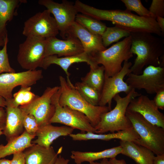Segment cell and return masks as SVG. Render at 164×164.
<instances>
[{"mask_svg":"<svg viewBox=\"0 0 164 164\" xmlns=\"http://www.w3.org/2000/svg\"><path fill=\"white\" fill-rule=\"evenodd\" d=\"M74 5L78 12L99 21L111 22L115 26L131 32H146L162 37L161 29L156 19L139 16L126 9L103 10L77 0Z\"/></svg>","mask_w":164,"mask_h":164,"instance_id":"6da1fadb","label":"cell"},{"mask_svg":"<svg viewBox=\"0 0 164 164\" xmlns=\"http://www.w3.org/2000/svg\"><path fill=\"white\" fill-rule=\"evenodd\" d=\"M130 36V51L137 55L130 68L131 73L139 75L145 66H160V57L164 55L163 38L146 32H131Z\"/></svg>","mask_w":164,"mask_h":164,"instance_id":"7a4b0ae2","label":"cell"},{"mask_svg":"<svg viewBox=\"0 0 164 164\" xmlns=\"http://www.w3.org/2000/svg\"><path fill=\"white\" fill-rule=\"evenodd\" d=\"M59 80L60 89L59 104L84 114L94 128L99 122L101 115L110 110L108 106H94L87 102L80 95L70 80H67L62 76L59 77Z\"/></svg>","mask_w":164,"mask_h":164,"instance_id":"3957f363","label":"cell"},{"mask_svg":"<svg viewBox=\"0 0 164 164\" xmlns=\"http://www.w3.org/2000/svg\"><path fill=\"white\" fill-rule=\"evenodd\" d=\"M141 94L133 88L125 97H121L119 94L116 95L113 98L116 103L115 107L101 115L99 122L94 127L95 133L104 134L108 132L114 133L132 127L126 115L127 109L131 101Z\"/></svg>","mask_w":164,"mask_h":164,"instance_id":"277c9868","label":"cell"},{"mask_svg":"<svg viewBox=\"0 0 164 164\" xmlns=\"http://www.w3.org/2000/svg\"><path fill=\"white\" fill-rule=\"evenodd\" d=\"M126 115L140 137L133 142L156 155L164 154V128L150 123L138 113L127 110Z\"/></svg>","mask_w":164,"mask_h":164,"instance_id":"5b68a950","label":"cell"},{"mask_svg":"<svg viewBox=\"0 0 164 164\" xmlns=\"http://www.w3.org/2000/svg\"><path fill=\"white\" fill-rule=\"evenodd\" d=\"M131 45V36L114 44L106 50L91 55L95 64H101L104 69V74L112 77L122 68V64L133 56L130 51Z\"/></svg>","mask_w":164,"mask_h":164,"instance_id":"8992f818","label":"cell"},{"mask_svg":"<svg viewBox=\"0 0 164 164\" xmlns=\"http://www.w3.org/2000/svg\"><path fill=\"white\" fill-rule=\"evenodd\" d=\"M60 94V88L52 98L55 107L54 114L50 123H58L80 130L81 133H95L96 129L91 125L88 118L83 113L67 106L60 105L59 102Z\"/></svg>","mask_w":164,"mask_h":164,"instance_id":"52a82bcc","label":"cell"},{"mask_svg":"<svg viewBox=\"0 0 164 164\" xmlns=\"http://www.w3.org/2000/svg\"><path fill=\"white\" fill-rule=\"evenodd\" d=\"M46 39L27 37L19 44L17 56L18 63L27 70L41 67L46 57Z\"/></svg>","mask_w":164,"mask_h":164,"instance_id":"ba28073f","label":"cell"},{"mask_svg":"<svg viewBox=\"0 0 164 164\" xmlns=\"http://www.w3.org/2000/svg\"><path fill=\"white\" fill-rule=\"evenodd\" d=\"M60 86L48 87L43 94L38 96L31 103L19 107L26 114H31L35 118L39 127L50 123L55 111L52 98Z\"/></svg>","mask_w":164,"mask_h":164,"instance_id":"9c48e42d","label":"cell"},{"mask_svg":"<svg viewBox=\"0 0 164 164\" xmlns=\"http://www.w3.org/2000/svg\"><path fill=\"white\" fill-rule=\"evenodd\" d=\"M127 76L125 82L135 90L143 89L152 94L164 89V67L149 65L141 74L130 73Z\"/></svg>","mask_w":164,"mask_h":164,"instance_id":"30bf717a","label":"cell"},{"mask_svg":"<svg viewBox=\"0 0 164 164\" xmlns=\"http://www.w3.org/2000/svg\"><path fill=\"white\" fill-rule=\"evenodd\" d=\"M46 9L37 13L24 23L22 33L27 37L46 39L56 37L59 31L55 18Z\"/></svg>","mask_w":164,"mask_h":164,"instance_id":"8fae6325","label":"cell"},{"mask_svg":"<svg viewBox=\"0 0 164 164\" xmlns=\"http://www.w3.org/2000/svg\"><path fill=\"white\" fill-rule=\"evenodd\" d=\"M132 65L131 62L125 61L120 71L114 76L109 77L104 74V81L101 92L98 105L108 107L111 110L112 100L114 96L121 92L126 95L132 89L124 80L128 74L131 73L130 68Z\"/></svg>","mask_w":164,"mask_h":164,"instance_id":"7c38bea8","label":"cell"},{"mask_svg":"<svg viewBox=\"0 0 164 164\" xmlns=\"http://www.w3.org/2000/svg\"><path fill=\"white\" fill-rule=\"evenodd\" d=\"M43 77L42 71L40 70L1 74L0 96L6 101L11 100L14 88L19 86L31 87Z\"/></svg>","mask_w":164,"mask_h":164,"instance_id":"4fadbf2b","label":"cell"},{"mask_svg":"<svg viewBox=\"0 0 164 164\" xmlns=\"http://www.w3.org/2000/svg\"><path fill=\"white\" fill-rule=\"evenodd\" d=\"M39 4L45 7L54 16L58 25L60 34L63 39H66L67 32L75 21L78 12L72 2L63 0L58 3L51 0H39Z\"/></svg>","mask_w":164,"mask_h":164,"instance_id":"5bb4252c","label":"cell"},{"mask_svg":"<svg viewBox=\"0 0 164 164\" xmlns=\"http://www.w3.org/2000/svg\"><path fill=\"white\" fill-rule=\"evenodd\" d=\"M127 110L138 113L150 123L164 128V114L147 95L141 94L132 99Z\"/></svg>","mask_w":164,"mask_h":164,"instance_id":"9a60e30c","label":"cell"},{"mask_svg":"<svg viewBox=\"0 0 164 164\" xmlns=\"http://www.w3.org/2000/svg\"><path fill=\"white\" fill-rule=\"evenodd\" d=\"M69 37L78 39L84 52L91 55L107 49L103 45L101 36L91 32L76 21L70 26L67 32L66 39Z\"/></svg>","mask_w":164,"mask_h":164,"instance_id":"2e32d148","label":"cell"},{"mask_svg":"<svg viewBox=\"0 0 164 164\" xmlns=\"http://www.w3.org/2000/svg\"><path fill=\"white\" fill-rule=\"evenodd\" d=\"M46 57L56 55L59 57L75 55L84 52L80 41L77 38L69 37L61 40L56 37L46 39Z\"/></svg>","mask_w":164,"mask_h":164,"instance_id":"e0dca14e","label":"cell"},{"mask_svg":"<svg viewBox=\"0 0 164 164\" xmlns=\"http://www.w3.org/2000/svg\"><path fill=\"white\" fill-rule=\"evenodd\" d=\"M6 101V120L3 132L8 141L19 136L24 132V113L19 107H14L9 101Z\"/></svg>","mask_w":164,"mask_h":164,"instance_id":"ac0fdd59","label":"cell"},{"mask_svg":"<svg viewBox=\"0 0 164 164\" xmlns=\"http://www.w3.org/2000/svg\"><path fill=\"white\" fill-rule=\"evenodd\" d=\"M74 129L66 126H56L49 124L39 128L36 136L32 143L48 148L56 139L61 136H69Z\"/></svg>","mask_w":164,"mask_h":164,"instance_id":"d6986e66","label":"cell"},{"mask_svg":"<svg viewBox=\"0 0 164 164\" xmlns=\"http://www.w3.org/2000/svg\"><path fill=\"white\" fill-rule=\"evenodd\" d=\"M61 151L56 152L51 146L46 148L33 144L23 152L26 164H54Z\"/></svg>","mask_w":164,"mask_h":164,"instance_id":"ffe728a7","label":"cell"},{"mask_svg":"<svg viewBox=\"0 0 164 164\" xmlns=\"http://www.w3.org/2000/svg\"><path fill=\"white\" fill-rule=\"evenodd\" d=\"M79 62H85L90 66H93L95 64L92 60V56L84 52L75 55L59 57L56 55L47 56L44 59L41 67L46 69L51 65L55 64L60 66L64 71L67 75V80H70V73L68 70L73 64Z\"/></svg>","mask_w":164,"mask_h":164,"instance_id":"44dd1931","label":"cell"},{"mask_svg":"<svg viewBox=\"0 0 164 164\" xmlns=\"http://www.w3.org/2000/svg\"><path fill=\"white\" fill-rule=\"evenodd\" d=\"M69 136L73 140L75 141L91 140L108 141L112 139H118L121 141L134 142L136 139L140 138L139 135L133 127L129 129L107 134L87 132L75 134L72 133Z\"/></svg>","mask_w":164,"mask_h":164,"instance_id":"7402d4cb","label":"cell"},{"mask_svg":"<svg viewBox=\"0 0 164 164\" xmlns=\"http://www.w3.org/2000/svg\"><path fill=\"white\" fill-rule=\"evenodd\" d=\"M122 154L133 159L138 164H153L155 154L150 149L133 141H120Z\"/></svg>","mask_w":164,"mask_h":164,"instance_id":"603a6c76","label":"cell"},{"mask_svg":"<svg viewBox=\"0 0 164 164\" xmlns=\"http://www.w3.org/2000/svg\"><path fill=\"white\" fill-rule=\"evenodd\" d=\"M121 151L122 148L119 145L97 152L72 151L70 157L76 164H81L84 162H90L104 159L116 158Z\"/></svg>","mask_w":164,"mask_h":164,"instance_id":"cb8c5ba5","label":"cell"},{"mask_svg":"<svg viewBox=\"0 0 164 164\" xmlns=\"http://www.w3.org/2000/svg\"><path fill=\"white\" fill-rule=\"evenodd\" d=\"M26 0H0V39L5 40L8 36L6 24L17 14V10Z\"/></svg>","mask_w":164,"mask_h":164,"instance_id":"d4e9b609","label":"cell"},{"mask_svg":"<svg viewBox=\"0 0 164 164\" xmlns=\"http://www.w3.org/2000/svg\"><path fill=\"white\" fill-rule=\"evenodd\" d=\"M35 137L25 130L19 136L7 141L6 145H0V159L24 150L33 145L32 140Z\"/></svg>","mask_w":164,"mask_h":164,"instance_id":"484cf974","label":"cell"},{"mask_svg":"<svg viewBox=\"0 0 164 164\" xmlns=\"http://www.w3.org/2000/svg\"><path fill=\"white\" fill-rule=\"evenodd\" d=\"M90 70L84 77L82 82L101 92L104 81V69L103 66L90 67Z\"/></svg>","mask_w":164,"mask_h":164,"instance_id":"4316f807","label":"cell"},{"mask_svg":"<svg viewBox=\"0 0 164 164\" xmlns=\"http://www.w3.org/2000/svg\"><path fill=\"white\" fill-rule=\"evenodd\" d=\"M75 21L91 32L101 36L107 27L101 21L82 14L77 15Z\"/></svg>","mask_w":164,"mask_h":164,"instance_id":"83f0119b","label":"cell"},{"mask_svg":"<svg viewBox=\"0 0 164 164\" xmlns=\"http://www.w3.org/2000/svg\"><path fill=\"white\" fill-rule=\"evenodd\" d=\"M131 33L128 30L115 26L113 27H107L101 36L103 45L106 48L122 38L129 36Z\"/></svg>","mask_w":164,"mask_h":164,"instance_id":"f1b7e54d","label":"cell"},{"mask_svg":"<svg viewBox=\"0 0 164 164\" xmlns=\"http://www.w3.org/2000/svg\"><path fill=\"white\" fill-rule=\"evenodd\" d=\"M82 97L94 106L98 105L101 92L82 82H76L74 85Z\"/></svg>","mask_w":164,"mask_h":164,"instance_id":"f546056e","label":"cell"},{"mask_svg":"<svg viewBox=\"0 0 164 164\" xmlns=\"http://www.w3.org/2000/svg\"><path fill=\"white\" fill-rule=\"evenodd\" d=\"M30 86H21L20 89L13 95L12 99L9 101L14 107H19L31 103L38 96L31 91Z\"/></svg>","mask_w":164,"mask_h":164,"instance_id":"4dcf8cb0","label":"cell"},{"mask_svg":"<svg viewBox=\"0 0 164 164\" xmlns=\"http://www.w3.org/2000/svg\"><path fill=\"white\" fill-rule=\"evenodd\" d=\"M121 1L124 4L126 10L130 12L134 11L140 16L152 17L149 10L143 6L141 0H121Z\"/></svg>","mask_w":164,"mask_h":164,"instance_id":"1f68e13d","label":"cell"},{"mask_svg":"<svg viewBox=\"0 0 164 164\" xmlns=\"http://www.w3.org/2000/svg\"><path fill=\"white\" fill-rule=\"evenodd\" d=\"M9 41L8 36L5 38V43L3 48L0 49V74L3 72L11 73L15 72V70L10 65L7 53V45Z\"/></svg>","mask_w":164,"mask_h":164,"instance_id":"d6a6232c","label":"cell"},{"mask_svg":"<svg viewBox=\"0 0 164 164\" xmlns=\"http://www.w3.org/2000/svg\"><path fill=\"white\" fill-rule=\"evenodd\" d=\"M23 125L25 131L29 134L36 136L39 127L35 118L33 115L24 113Z\"/></svg>","mask_w":164,"mask_h":164,"instance_id":"836d02e7","label":"cell"},{"mask_svg":"<svg viewBox=\"0 0 164 164\" xmlns=\"http://www.w3.org/2000/svg\"><path fill=\"white\" fill-rule=\"evenodd\" d=\"M152 18L164 16V0H152L149 10Z\"/></svg>","mask_w":164,"mask_h":164,"instance_id":"e575fe53","label":"cell"},{"mask_svg":"<svg viewBox=\"0 0 164 164\" xmlns=\"http://www.w3.org/2000/svg\"><path fill=\"white\" fill-rule=\"evenodd\" d=\"M153 100L159 109L163 110L164 109V89L160 90L156 93Z\"/></svg>","mask_w":164,"mask_h":164,"instance_id":"d590c367","label":"cell"},{"mask_svg":"<svg viewBox=\"0 0 164 164\" xmlns=\"http://www.w3.org/2000/svg\"><path fill=\"white\" fill-rule=\"evenodd\" d=\"M10 164H26L23 152L13 154L12 158L11 160Z\"/></svg>","mask_w":164,"mask_h":164,"instance_id":"8d00e7d4","label":"cell"},{"mask_svg":"<svg viewBox=\"0 0 164 164\" xmlns=\"http://www.w3.org/2000/svg\"><path fill=\"white\" fill-rule=\"evenodd\" d=\"M6 120V112L3 107H0V128L3 130L5 127Z\"/></svg>","mask_w":164,"mask_h":164,"instance_id":"74e56055","label":"cell"},{"mask_svg":"<svg viewBox=\"0 0 164 164\" xmlns=\"http://www.w3.org/2000/svg\"><path fill=\"white\" fill-rule=\"evenodd\" d=\"M156 20L161 29L162 37L163 38L164 36V18L158 17L156 18Z\"/></svg>","mask_w":164,"mask_h":164,"instance_id":"f35d334b","label":"cell"},{"mask_svg":"<svg viewBox=\"0 0 164 164\" xmlns=\"http://www.w3.org/2000/svg\"><path fill=\"white\" fill-rule=\"evenodd\" d=\"M153 164H164V154L156 155L155 156Z\"/></svg>","mask_w":164,"mask_h":164,"instance_id":"ab89813d","label":"cell"},{"mask_svg":"<svg viewBox=\"0 0 164 164\" xmlns=\"http://www.w3.org/2000/svg\"><path fill=\"white\" fill-rule=\"evenodd\" d=\"M70 160L64 158L61 155L58 156L54 164H69Z\"/></svg>","mask_w":164,"mask_h":164,"instance_id":"60d3db41","label":"cell"},{"mask_svg":"<svg viewBox=\"0 0 164 164\" xmlns=\"http://www.w3.org/2000/svg\"><path fill=\"white\" fill-rule=\"evenodd\" d=\"M109 161L111 164H127L124 159H118L116 158L110 159Z\"/></svg>","mask_w":164,"mask_h":164,"instance_id":"b9f144b4","label":"cell"},{"mask_svg":"<svg viewBox=\"0 0 164 164\" xmlns=\"http://www.w3.org/2000/svg\"><path fill=\"white\" fill-rule=\"evenodd\" d=\"M89 163V164H111L109 160H108V159L106 158L102 159L99 162H95L94 161Z\"/></svg>","mask_w":164,"mask_h":164,"instance_id":"7bdbcfd3","label":"cell"},{"mask_svg":"<svg viewBox=\"0 0 164 164\" xmlns=\"http://www.w3.org/2000/svg\"><path fill=\"white\" fill-rule=\"evenodd\" d=\"M6 101L5 100L0 96V107H6Z\"/></svg>","mask_w":164,"mask_h":164,"instance_id":"ee69618b","label":"cell"},{"mask_svg":"<svg viewBox=\"0 0 164 164\" xmlns=\"http://www.w3.org/2000/svg\"><path fill=\"white\" fill-rule=\"evenodd\" d=\"M11 160L5 158L0 159V164H10Z\"/></svg>","mask_w":164,"mask_h":164,"instance_id":"f6af8a7d","label":"cell"},{"mask_svg":"<svg viewBox=\"0 0 164 164\" xmlns=\"http://www.w3.org/2000/svg\"><path fill=\"white\" fill-rule=\"evenodd\" d=\"M5 40L0 39V47L3 46H4L5 43Z\"/></svg>","mask_w":164,"mask_h":164,"instance_id":"bcb514c9","label":"cell"},{"mask_svg":"<svg viewBox=\"0 0 164 164\" xmlns=\"http://www.w3.org/2000/svg\"><path fill=\"white\" fill-rule=\"evenodd\" d=\"M3 129L2 128H0V135L3 134Z\"/></svg>","mask_w":164,"mask_h":164,"instance_id":"7dc6e473","label":"cell"}]
</instances>
